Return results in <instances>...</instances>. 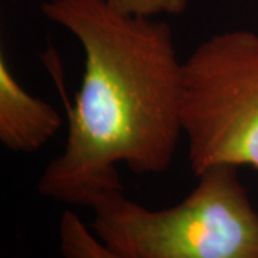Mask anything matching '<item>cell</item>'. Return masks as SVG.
<instances>
[{"label": "cell", "instance_id": "5b68a950", "mask_svg": "<svg viewBox=\"0 0 258 258\" xmlns=\"http://www.w3.org/2000/svg\"><path fill=\"white\" fill-rule=\"evenodd\" d=\"M59 247L64 258H120L88 230L72 211H64L60 218Z\"/></svg>", "mask_w": 258, "mask_h": 258}, {"label": "cell", "instance_id": "3957f363", "mask_svg": "<svg viewBox=\"0 0 258 258\" xmlns=\"http://www.w3.org/2000/svg\"><path fill=\"white\" fill-rule=\"evenodd\" d=\"M181 122L195 176L214 165L258 169V33H217L184 60Z\"/></svg>", "mask_w": 258, "mask_h": 258}, {"label": "cell", "instance_id": "277c9868", "mask_svg": "<svg viewBox=\"0 0 258 258\" xmlns=\"http://www.w3.org/2000/svg\"><path fill=\"white\" fill-rule=\"evenodd\" d=\"M62 126V116L43 99L35 98L10 71L0 55V142L13 152L32 154Z\"/></svg>", "mask_w": 258, "mask_h": 258}, {"label": "cell", "instance_id": "6da1fadb", "mask_svg": "<svg viewBox=\"0 0 258 258\" xmlns=\"http://www.w3.org/2000/svg\"><path fill=\"white\" fill-rule=\"evenodd\" d=\"M42 13L82 46L81 91L68 108V141L39 179L53 201L92 207L123 191L118 165L166 171L184 135L182 64L165 22L120 13L103 0H47Z\"/></svg>", "mask_w": 258, "mask_h": 258}, {"label": "cell", "instance_id": "7a4b0ae2", "mask_svg": "<svg viewBox=\"0 0 258 258\" xmlns=\"http://www.w3.org/2000/svg\"><path fill=\"white\" fill-rule=\"evenodd\" d=\"M237 168L205 169L192 192L165 210L105 194L92 205L93 232L120 258H258V212Z\"/></svg>", "mask_w": 258, "mask_h": 258}, {"label": "cell", "instance_id": "8992f818", "mask_svg": "<svg viewBox=\"0 0 258 258\" xmlns=\"http://www.w3.org/2000/svg\"><path fill=\"white\" fill-rule=\"evenodd\" d=\"M113 9L131 16L154 18L158 15L179 16L182 15L189 0H103Z\"/></svg>", "mask_w": 258, "mask_h": 258}]
</instances>
